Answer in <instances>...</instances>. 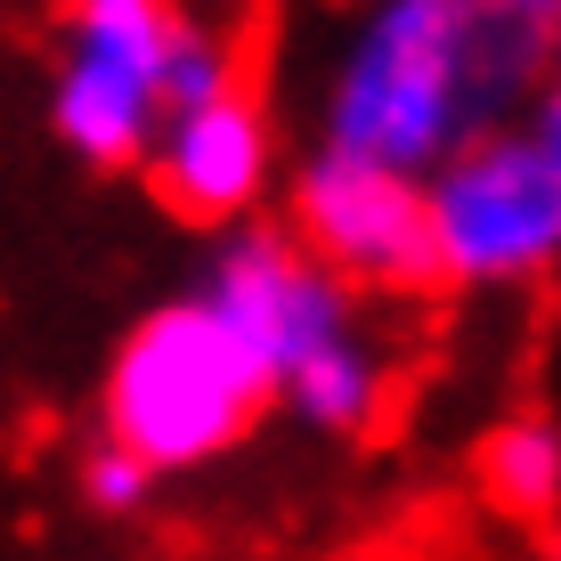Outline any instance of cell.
Returning a JSON list of instances; mask_svg holds the SVG:
<instances>
[{"label":"cell","instance_id":"cell-15","mask_svg":"<svg viewBox=\"0 0 561 561\" xmlns=\"http://www.w3.org/2000/svg\"><path fill=\"white\" fill-rule=\"evenodd\" d=\"M334 9H358V0H334Z\"/></svg>","mask_w":561,"mask_h":561},{"label":"cell","instance_id":"cell-10","mask_svg":"<svg viewBox=\"0 0 561 561\" xmlns=\"http://www.w3.org/2000/svg\"><path fill=\"white\" fill-rule=\"evenodd\" d=\"M154 489H163V472H154L139 448H123L114 432H99L73 456V496H82L90 520H139L154 505Z\"/></svg>","mask_w":561,"mask_h":561},{"label":"cell","instance_id":"cell-2","mask_svg":"<svg viewBox=\"0 0 561 561\" xmlns=\"http://www.w3.org/2000/svg\"><path fill=\"white\" fill-rule=\"evenodd\" d=\"M268 408H277V366L244 342L237 318H220L204 285L139 309L99 375V432L139 448L163 480L237 456Z\"/></svg>","mask_w":561,"mask_h":561},{"label":"cell","instance_id":"cell-6","mask_svg":"<svg viewBox=\"0 0 561 561\" xmlns=\"http://www.w3.org/2000/svg\"><path fill=\"white\" fill-rule=\"evenodd\" d=\"M196 285L220 301V318L244 325V342L277 366H294L301 351H318L325 334L358 325V285L342 277L294 220L268 228L261 211L237 228H211V253L196 268Z\"/></svg>","mask_w":561,"mask_h":561},{"label":"cell","instance_id":"cell-12","mask_svg":"<svg viewBox=\"0 0 561 561\" xmlns=\"http://www.w3.org/2000/svg\"><path fill=\"white\" fill-rule=\"evenodd\" d=\"M489 9H496V16H513L520 33H537V42L561 57V0H489Z\"/></svg>","mask_w":561,"mask_h":561},{"label":"cell","instance_id":"cell-9","mask_svg":"<svg viewBox=\"0 0 561 561\" xmlns=\"http://www.w3.org/2000/svg\"><path fill=\"white\" fill-rule=\"evenodd\" d=\"M472 480L505 520H529V529L561 520V415L553 408L496 415L472 448Z\"/></svg>","mask_w":561,"mask_h":561},{"label":"cell","instance_id":"cell-14","mask_svg":"<svg viewBox=\"0 0 561 561\" xmlns=\"http://www.w3.org/2000/svg\"><path fill=\"white\" fill-rule=\"evenodd\" d=\"M196 9H220V16H228V9H244V0H196Z\"/></svg>","mask_w":561,"mask_h":561},{"label":"cell","instance_id":"cell-5","mask_svg":"<svg viewBox=\"0 0 561 561\" xmlns=\"http://www.w3.org/2000/svg\"><path fill=\"white\" fill-rule=\"evenodd\" d=\"M285 220L358 294H423V285H439L432 187H423V171L375 163V154L334 147V139H309V154L285 171Z\"/></svg>","mask_w":561,"mask_h":561},{"label":"cell","instance_id":"cell-11","mask_svg":"<svg viewBox=\"0 0 561 561\" xmlns=\"http://www.w3.org/2000/svg\"><path fill=\"white\" fill-rule=\"evenodd\" d=\"M520 123H529V139L561 163V57L537 73V90H529V106H520Z\"/></svg>","mask_w":561,"mask_h":561},{"label":"cell","instance_id":"cell-8","mask_svg":"<svg viewBox=\"0 0 561 561\" xmlns=\"http://www.w3.org/2000/svg\"><path fill=\"white\" fill-rule=\"evenodd\" d=\"M277 415L301 423L309 439H366L391 415V358L358 325H342L277 375Z\"/></svg>","mask_w":561,"mask_h":561},{"label":"cell","instance_id":"cell-13","mask_svg":"<svg viewBox=\"0 0 561 561\" xmlns=\"http://www.w3.org/2000/svg\"><path fill=\"white\" fill-rule=\"evenodd\" d=\"M537 537H546V553L561 561V520H546V529H537Z\"/></svg>","mask_w":561,"mask_h":561},{"label":"cell","instance_id":"cell-1","mask_svg":"<svg viewBox=\"0 0 561 561\" xmlns=\"http://www.w3.org/2000/svg\"><path fill=\"white\" fill-rule=\"evenodd\" d=\"M553 49L489 0H358L325 49L309 123L399 171H439L489 123L529 106Z\"/></svg>","mask_w":561,"mask_h":561},{"label":"cell","instance_id":"cell-7","mask_svg":"<svg viewBox=\"0 0 561 561\" xmlns=\"http://www.w3.org/2000/svg\"><path fill=\"white\" fill-rule=\"evenodd\" d=\"M154 196L180 211L187 228H237L277 196L285 163H277V123L253 99V82H228L196 106H171V123L154 130L147 154Z\"/></svg>","mask_w":561,"mask_h":561},{"label":"cell","instance_id":"cell-3","mask_svg":"<svg viewBox=\"0 0 561 561\" xmlns=\"http://www.w3.org/2000/svg\"><path fill=\"white\" fill-rule=\"evenodd\" d=\"M187 0H57L49 139L82 171H147L171 123V42Z\"/></svg>","mask_w":561,"mask_h":561},{"label":"cell","instance_id":"cell-4","mask_svg":"<svg viewBox=\"0 0 561 561\" xmlns=\"http://www.w3.org/2000/svg\"><path fill=\"white\" fill-rule=\"evenodd\" d=\"M432 187V244L448 294H529L561 268V163L529 139V123L472 130Z\"/></svg>","mask_w":561,"mask_h":561}]
</instances>
